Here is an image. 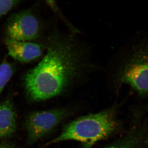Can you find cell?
<instances>
[{
  "label": "cell",
  "instance_id": "obj_6",
  "mask_svg": "<svg viewBox=\"0 0 148 148\" xmlns=\"http://www.w3.org/2000/svg\"><path fill=\"white\" fill-rule=\"evenodd\" d=\"M5 43L9 55L19 62L29 63L39 58L42 54L41 45L36 43L8 38Z\"/></svg>",
  "mask_w": 148,
  "mask_h": 148
},
{
  "label": "cell",
  "instance_id": "obj_7",
  "mask_svg": "<svg viewBox=\"0 0 148 148\" xmlns=\"http://www.w3.org/2000/svg\"><path fill=\"white\" fill-rule=\"evenodd\" d=\"M16 130L15 111L12 102L6 100L0 103V139L13 135Z\"/></svg>",
  "mask_w": 148,
  "mask_h": 148
},
{
  "label": "cell",
  "instance_id": "obj_12",
  "mask_svg": "<svg viewBox=\"0 0 148 148\" xmlns=\"http://www.w3.org/2000/svg\"><path fill=\"white\" fill-rule=\"evenodd\" d=\"M147 145H148V135L147 138Z\"/></svg>",
  "mask_w": 148,
  "mask_h": 148
},
{
  "label": "cell",
  "instance_id": "obj_11",
  "mask_svg": "<svg viewBox=\"0 0 148 148\" xmlns=\"http://www.w3.org/2000/svg\"><path fill=\"white\" fill-rule=\"evenodd\" d=\"M0 148H18L13 143L8 141L0 142Z\"/></svg>",
  "mask_w": 148,
  "mask_h": 148
},
{
  "label": "cell",
  "instance_id": "obj_8",
  "mask_svg": "<svg viewBox=\"0 0 148 148\" xmlns=\"http://www.w3.org/2000/svg\"><path fill=\"white\" fill-rule=\"evenodd\" d=\"M143 137V130L135 128L124 138L103 148H140Z\"/></svg>",
  "mask_w": 148,
  "mask_h": 148
},
{
  "label": "cell",
  "instance_id": "obj_10",
  "mask_svg": "<svg viewBox=\"0 0 148 148\" xmlns=\"http://www.w3.org/2000/svg\"><path fill=\"white\" fill-rule=\"evenodd\" d=\"M19 2V1L12 0L0 1V17L7 14Z\"/></svg>",
  "mask_w": 148,
  "mask_h": 148
},
{
  "label": "cell",
  "instance_id": "obj_2",
  "mask_svg": "<svg viewBox=\"0 0 148 148\" xmlns=\"http://www.w3.org/2000/svg\"><path fill=\"white\" fill-rule=\"evenodd\" d=\"M119 126L115 109H109L80 117L71 122L48 144L73 140L81 143L83 148H91L98 141L115 133Z\"/></svg>",
  "mask_w": 148,
  "mask_h": 148
},
{
  "label": "cell",
  "instance_id": "obj_3",
  "mask_svg": "<svg viewBox=\"0 0 148 148\" xmlns=\"http://www.w3.org/2000/svg\"><path fill=\"white\" fill-rule=\"evenodd\" d=\"M119 82L128 85L139 95L148 94V39L133 44L117 73Z\"/></svg>",
  "mask_w": 148,
  "mask_h": 148
},
{
  "label": "cell",
  "instance_id": "obj_1",
  "mask_svg": "<svg viewBox=\"0 0 148 148\" xmlns=\"http://www.w3.org/2000/svg\"><path fill=\"white\" fill-rule=\"evenodd\" d=\"M84 58L83 51L73 40L53 35L45 56L24 75L28 99L41 102L60 95L83 74Z\"/></svg>",
  "mask_w": 148,
  "mask_h": 148
},
{
  "label": "cell",
  "instance_id": "obj_9",
  "mask_svg": "<svg viewBox=\"0 0 148 148\" xmlns=\"http://www.w3.org/2000/svg\"><path fill=\"white\" fill-rule=\"evenodd\" d=\"M13 73V68L8 62H3L0 65V95L10 80Z\"/></svg>",
  "mask_w": 148,
  "mask_h": 148
},
{
  "label": "cell",
  "instance_id": "obj_5",
  "mask_svg": "<svg viewBox=\"0 0 148 148\" xmlns=\"http://www.w3.org/2000/svg\"><path fill=\"white\" fill-rule=\"evenodd\" d=\"M39 22L29 11L14 14L11 16L7 26V38L29 41L37 38L40 33Z\"/></svg>",
  "mask_w": 148,
  "mask_h": 148
},
{
  "label": "cell",
  "instance_id": "obj_4",
  "mask_svg": "<svg viewBox=\"0 0 148 148\" xmlns=\"http://www.w3.org/2000/svg\"><path fill=\"white\" fill-rule=\"evenodd\" d=\"M65 109L35 111L27 115L25 121L27 143L32 145L52 132L69 115Z\"/></svg>",
  "mask_w": 148,
  "mask_h": 148
}]
</instances>
